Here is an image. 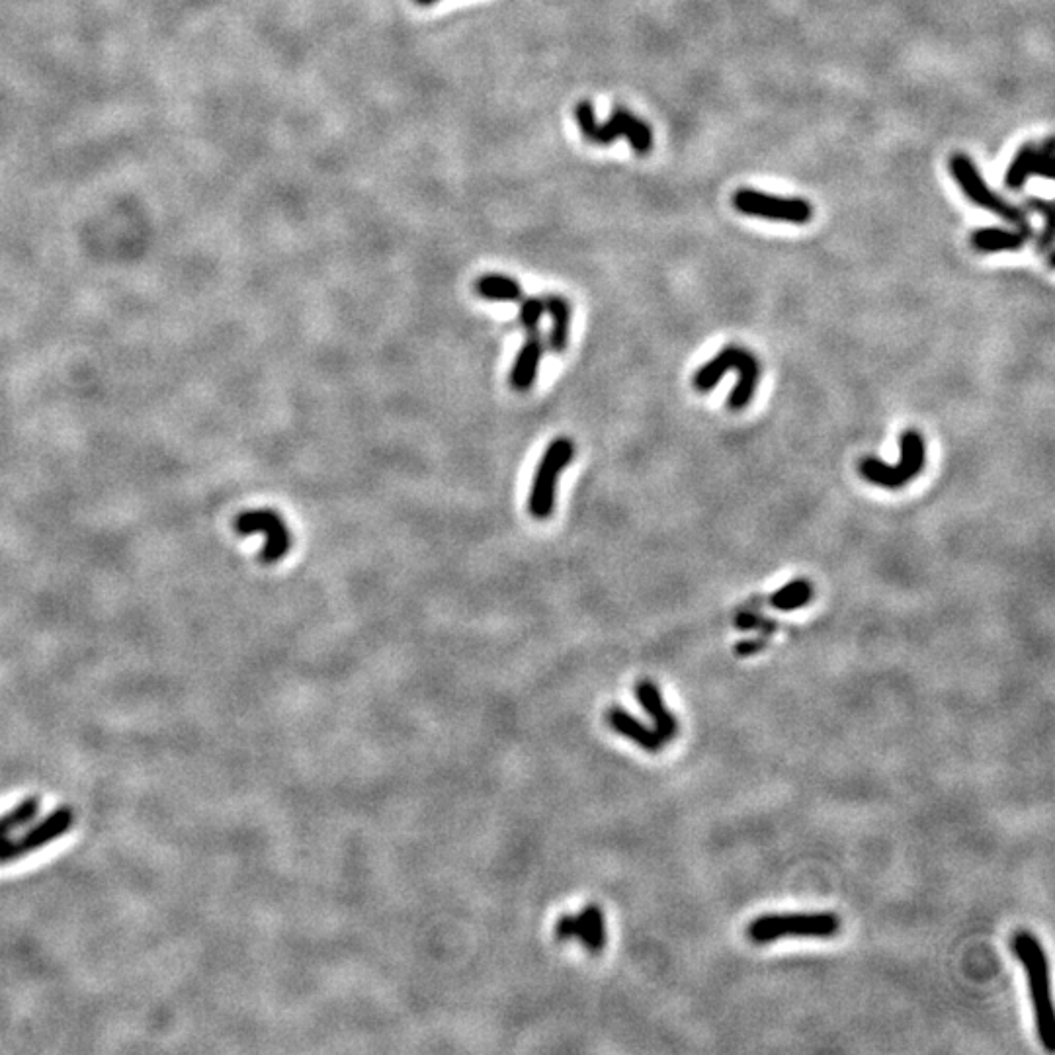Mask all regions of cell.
Instances as JSON below:
<instances>
[{
  "mask_svg": "<svg viewBox=\"0 0 1055 1055\" xmlns=\"http://www.w3.org/2000/svg\"><path fill=\"white\" fill-rule=\"evenodd\" d=\"M1026 206H1028V210L1036 211V213H1042V215H1046V213L1054 211L1052 210V204H1050L1048 200H1040V198H1034V196H1030V198L1026 200Z\"/></svg>",
  "mask_w": 1055,
  "mask_h": 1055,
  "instance_id": "obj_22",
  "label": "cell"
},
{
  "mask_svg": "<svg viewBox=\"0 0 1055 1055\" xmlns=\"http://www.w3.org/2000/svg\"><path fill=\"white\" fill-rule=\"evenodd\" d=\"M575 118L585 139L596 145H610L620 137H626L637 155H647L653 147V129L626 108H616L606 124H598L589 100L579 102Z\"/></svg>",
  "mask_w": 1055,
  "mask_h": 1055,
  "instance_id": "obj_2",
  "label": "cell"
},
{
  "mask_svg": "<svg viewBox=\"0 0 1055 1055\" xmlns=\"http://www.w3.org/2000/svg\"><path fill=\"white\" fill-rule=\"evenodd\" d=\"M518 307V323L524 331L536 333L540 329V321L546 313V301L544 297H522Z\"/></svg>",
  "mask_w": 1055,
  "mask_h": 1055,
  "instance_id": "obj_19",
  "label": "cell"
},
{
  "mask_svg": "<svg viewBox=\"0 0 1055 1055\" xmlns=\"http://www.w3.org/2000/svg\"><path fill=\"white\" fill-rule=\"evenodd\" d=\"M575 458V442L571 438H555L551 440L548 450L544 452L540 464L536 467L530 497H528V510L534 518L546 520L551 516L555 501H557V485L563 469L573 462Z\"/></svg>",
  "mask_w": 1055,
  "mask_h": 1055,
  "instance_id": "obj_5",
  "label": "cell"
},
{
  "mask_svg": "<svg viewBox=\"0 0 1055 1055\" xmlns=\"http://www.w3.org/2000/svg\"><path fill=\"white\" fill-rule=\"evenodd\" d=\"M950 172H952L954 180L958 182V186L962 188V192L970 198L975 206H979V208H983V210L1005 219L1013 227L1032 229L1026 213L1020 208L1013 206L1003 196H999L995 190H991L968 155H964V153L952 155Z\"/></svg>",
  "mask_w": 1055,
  "mask_h": 1055,
  "instance_id": "obj_6",
  "label": "cell"
},
{
  "mask_svg": "<svg viewBox=\"0 0 1055 1055\" xmlns=\"http://www.w3.org/2000/svg\"><path fill=\"white\" fill-rule=\"evenodd\" d=\"M544 352H546V342H544L542 335L538 331L536 333H528V337H526L524 344L520 346V350H518V354L514 358L512 370H510V385L516 391L532 389L534 381L538 378V372H540V364H542Z\"/></svg>",
  "mask_w": 1055,
  "mask_h": 1055,
  "instance_id": "obj_12",
  "label": "cell"
},
{
  "mask_svg": "<svg viewBox=\"0 0 1055 1055\" xmlns=\"http://www.w3.org/2000/svg\"><path fill=\"white\" fill-rule=\"evenodd\" d=\"M1030 176L1054 178V137H1048L1042 145H1022L1005 172V186L1009 190H1020Z\"/></svg>",
  "mask_w": 1055,
  "mask_h": 1055,
  "instance_id": "obj_9",
  "label": "cell"
},
{
  "mask_svg": "<svg viewBox=\"0 0 1055 1055\" xmlns=\"http://www.w3.org/2000/svg\"><path fill=\"white\" fill-rule=\"evenodd\" d=\"M1013 950L1028 977L1038 1038L1048 1052H1055V1009L1050 989V964L1046 952L1040 940L1026 930L1014 934Z\"/></svg>",
  "mask_w": 1055,
  "mask_h": 1055,
  "instance_id": "obj_1",
  "label": "cell"
},
{
  "mask_svg": "<svg viewBox=\"0 0 1055 1055\" xmlns=\"http://www.w3.org/2000/svg\"><path fill=\"white\" fill-rule=\"evenodd\" d=\"M735 210L768 221L805 225L813 217V206L803 198H782L753 188H741L733 196Z\"/></svg>",
  "mask_w": 1055,
  "mask_h": 1055,
  "instance_id": "obj_8",
  "label": "cell"
},
{
  "mask_svg": "<svg viewBox=\"0 0 1055 1055\" xmlns=\"http://www.w3.org/2000/svg\"><path fill=\"white\" fill-rule=\"evenodd\" d=\"M475 292L483 299L507 301V303L520 301L524 297L520 284L514 278L503 276V274H485V276H481L475 282Z\"/></svg>",
  "mask_w": 1055,
  "mask_h": 1055,
  "instance_id": "obj_17",
  "label": "cell"
},
{
  "mask_svg": "<svg viewBox=\"0 0 1055 1055\" xmlns=\"http://www.w3.org/2000/svg\"><path fill=\"white\" fill-rule=\"evenodd\" d=\"M766 647V639H743L735 645V655L737 657H751V655H757L760 651H764Z\"/></svg>",
  "mask_w": 1055,
  "mask_h": 1055,
  "instance_id": "obj_21",
  "label": "cell"
},
{
  "mask_svg": "<svg viewBox=\"0 0 1055 1055\" xmlns=\"http://www.w3.org/2000/svg\"><path fill=\"white\" fill-rule=\"evenodd\" d=\"M546 301V313L551 319L549 327L548 344L555 354L565 352L569 337H571V319H573V307L563 296L544 297Z\"/></svg>",
  "mask_w": 1055,
  "mask_h": 1055,
  "instance_id": "obj_15",
  "label": "cell"
},
{
  "mask_svg": "<svg viewBox=\"0 0 1055 1055\" xmlns=\"http://www.w3.org/2000/svg\"><path fill=\"white\" fill-rule=\"evenodd\" d=\"M813 598V585L807 579H796L770 596V606L780 612H794L807 606Z\"/></svg>",
  "mask_w": 1055,
  "mask_h": 1055,
  "instance_id": "obj_18",
  "label": "cell"
},
{
  "mask_svg": "<svg viewBox=\"0 0 1055 1055\" xmlns=\"http://www.w3.org/2000/svg\"><path fill=\"white\" fill-rule=\"evenodd\" d=\"M555 936L559 940L579 938L592 954L602 952L606 946V921L602 909L598 905H587L577 917L563 915L555 925Z\"/></svg>",
  "mask_w": 1055,
  "mask_h": 1055,
  "instance_id": "obj_10",
  "label": "cell"
},
{
  "mask_svg": "<svg viewBox=\"0 0 1055 1055\" xmlns=\"http://www.w3.org/2000/svg\"><path fill=\"white\" fill-rule=\"evenodd\" d=\"M899 448V464L887 465L878 458H862L858 464L860 475L868 483L884 489H901L909 481L917 479L927 462V448L923 436L917 430H905L899 438Z\"/></svg>",
  "mask_w": 1055,
  "mask_h": 1055,
  "instance_id": "obj_4",
  "label": "cell"
},
{
  "mask_svg": "<svg viewBox=\"0 0 1055 1055\" xmlns=\"http://www.w3.org/2000/svg\"><path fill=\"white\" fill-rule=\"evenodd\" d=\"M735 628L741 632H762L766 635L776 632V622L760 616L757 612H739L735 618Z\"/></svg>",
  "mask_w": 1055,
  "mask_h": 1055,
  "instance_id": "obj_20",
  "label": "cell"
},
{
  "mask_svg": "<svg viewBox=\"0 0 1055 1055\" xmlns=\"http://www.w3.org/2000/svg\"><path fill=\"white\" fill-rule=\"evenodd\" d=\"M608 725L620 733L622 737L630 739L633 745L647 753H659L667 743L661 739V735L655 731V727H647L639 719L633 718L632 714L620 706H612L606 712Z\"/></svg>",
  "mask_w": 1055,
  "mask_h": 1055,
  "instance_id": "obj_13",
  "label": "cell"
},
{
  "mask_svg": "<svg viewBox=\"0 0 1055 1055\" xmlns=\"http://www.w3.org/2000/svg\"><path fill=\"white\" fill-rule=\"evenodd\" d=\"M743 354H745V348L725 346L714 360L706 362L696 372V376L692 380L694 381V389H698L700 393L712 391L727 372H735L737 370V364H739Z\"/></svg>",
  "mask_w": 1055,
  "mask_h": 1055,
  "instance_id": "obj_16",
  "label": "cell"
},
{
  "mask_svg": "<svg viewBox=\"0 0 1055 1055\" xmlns=\"http://www.w3.org/2000/svg\"><path fill=\"white\" fill-rule=\"evenodd\" d=\"M417 2H419V4H432V2H436V0H417Z\"/></svg>",
  "mask_w": 1055,
  "mask_h": 1055,
  "instance_id": "obj_23",
  "label": "cell"
},
{
  "mask_svg": "<svg viewBox=\"0 0 1055 1055\" xmlns=\"http://www.w3.org/2000/svg\"><path fill=\"white\" fill-rule=\"evenodd\" d=\"M839 930L835 913H780L755 919L747 932L755 944H770L782 938H833Z\"/></svg>",
  "mask_w": 1055,
  "mask_h": 1055,
  "instance_id": "obj_3",
  "label": "cell"
},
{
  "mask_svg": "<svg viewBox=\"0 0 1055 1055\" xmlns=\"http://www.w3.org/2000/svg\"><path fill=\"white\" fill-rule=\"evenodd\" d=\"M233 526L239 536L262 534L266 538L264 546L258 553L264 565H274L282 561L294 546L292 530L288 528L284 518L276 510H270V508H256V510L241 512L235 518Z\"/></svg>",
  "mask_w": 1055,
  "mask_h": 1055,
  "instance_id": "obj_7",
  "label": "cell"
},
{
  "mask_svg": "<svg viewBox=\"0 0 1055 1055\" xmlns=\"http://www.w3.org/2000/svg\"><path fill=\"white\" fill-rule=\"evenodd\" d=\"M1032 237V229H1005V227H983L971 233V247L977 253H1005L1022 249Z\"/></svg>",
  "mask_w": 1055,
  "mask_h": 1055,
  "instance_id": "obj_14",
  "label": "cell"
},
{
  "mask_svg": "<svg viewBox=\"0 0 1055 1055\" xmlns=\"http://www.w3.org/2000/svg\"><path fill=\"white\" fill-rule=\"evenodd\" d=\"M635 698H637L639 706L643 708V712L653 721V727L661 735V739L665 743L673 741L678 735V721L673 716V712L667 708V704L663 700V694L657 688V684L651 682V680L637 682Z\"/></svg>",
  "mask_w": 1055,
  "mask_h": 1055,
  "instance_id": "obj_11",
  "label": "cell"
}]
</instances>
